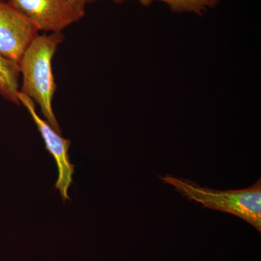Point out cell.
<instances>
[{
    "instance_id": "6da1fadb",
    "label": "cell",
    "mask_w": 261,
    "mask_h": 261,
    "mask_svg": "<svg viewBox=\"0 0 261 261\" xmlns=\"http://www.w3.org/2000/svg\"><path fill=\"white\" fill-rule=\"evenodd\" d=\"M63 38L62 32L38 35L24 51L19 63V70L23 77L19 92L37 103L46 121L59 134L61 127L53 108L56 84L51 62Z\"/></svg>"
},
{
    "instance_id": "7a4b0ae2",
    "label": "cell",
    "mask_w": 261,
    "mask_h": 261,
    "mask_svg": "<svg viewBox=\"0 0 261 261\" xmlns=\"http://www.w3.org/2000/svg\"><path fill=\"white\" fill-rule=\"evenodd\" d=\"M163 183L188 200L195 201L207 208L234 215L261 231V181L242 190H214L202 187L191 180L171 175L160 176Z\"/></svg>"
},
{
    "instance_id": "3957f363",
    "label": "cell",
    "mask_w": 261,
    "mask_h": 261,
    "mask_svg": "<svg viewBox=\"0 0 261 261\" xmlns=\"http://www.w3.org/2000/svg\"><path fill=\"white\" fill-rule=\"evenodd\" d=\"M20 11L39 31L61 33L78 22L85 13L75 9L68 0H5Z\"/></svg>"
},
{
    "instance_id": "277c9868",
    "label": "cell",
    "mask_w": 261,
    "mask_h": 261,
    "mask_svg": "<svg viewBox=\"0 0 261 261\" xmlns=\"http://www.w3.org/2000/svg\"><path fill=\"white\" fill-rule=\"evenodd\" d=\"M39 32L16 8L0 0V56L19 65L24 51Z\"/></svg>"
},
{
    "instance_id": "5b68a950",
    "label": "cell",
    "mask_w": 261,
    "mask_h": 261,
    "mask_svg": "<svg viewBox=\"0 0 261 261\" xmlns=\"http://www.w3.org/2000/svg\"><path fill=\"white\" fill-rule=\"evenodd\" d=\"M18 97L20 104L23 105L32 117L38 130L40 132L45 143L46 148L53 156L58 170V178L56 188L59 190L63 200H69L68 190L73 183V175L74 173V165L70 163L69 151L70 141L62 137L61 134L58 133L47 123L39 116L36 112L35 103L31 98L25 94L18 92Z\"/></svg>"
},
{
    "instance_id": "8992f818",
    "label": "cell",
    "mask_w": 261,
    "mask_h": 261,
    "mask_svg": "<svg viewBox=\"0 0 261 261\" xmlns=\"http://www.w3.org/2000/svg\"><path fill=\"white\" fill-rule=\"evenodd\" d=\"M19 65L0 56V94L5 99L20 105L19 92Z\"/></svg>"
},
{
    "instance_id": "52a82bcc",
    "label": "cell",
    "mask_w": 261,
    "mask_h": 261,
    "mask_svg": "<svg viewBox=\"0 0 261 261\" xmlns=\"http://www.w3.org/2000/svg\"><path fill=\"white\" fill-rule=\"evenodd\" d=\"M144 6H149L153 2L160 1L169 6L174 13H193L202 15L211 8L219 5L220 0H136Z\"/></svg>"
},
{
    "instance_id": "ba28073f",
    "label": "cell",
    "mask_w": 261,
    "mask_h": 261,
    "mask_svg": "<svg viewBox=\"0 0 261 261\" xmlns=\"http://www.w3.org/2000/svg\"><path fill=\"white\" fill-rule=\"evenodd\" d=\"M68 2L74 7L75 9L82 13H85V6L87 0H68Z\"/></svg>"
},
{
    "instance_id": "9c48e42d",
    "label": "cell",
    "mask_w": 261,
    "mask_h": 261,
    "mask_svg": "<svg viewBox=\"0 0 261 261\" xmlns=\"http://www.w3.org/2000/svg\"><path fill=\"white\" fill-rule=\"evenodd\" d=\"M95 1H97V0H87V3H88V2H89V3H92V2ZM125 1H126V0H115V2L117 3H124Z\"/></svg>"
},
{
    "instance_id": "30bf717a",
    "label": "cell",
    "mask_w": 261,
    "mask_h": 261,
    "mask_svg": "<svg viewBox=\"0 0 261 261\" xmlns=\"http://www.w3.org/2000/svg\"><path fill=\"white\" fill-rule=\"evenodd\" d=\"M2 1H5V0H2Z\"/></svg>"
}]
</instances>
